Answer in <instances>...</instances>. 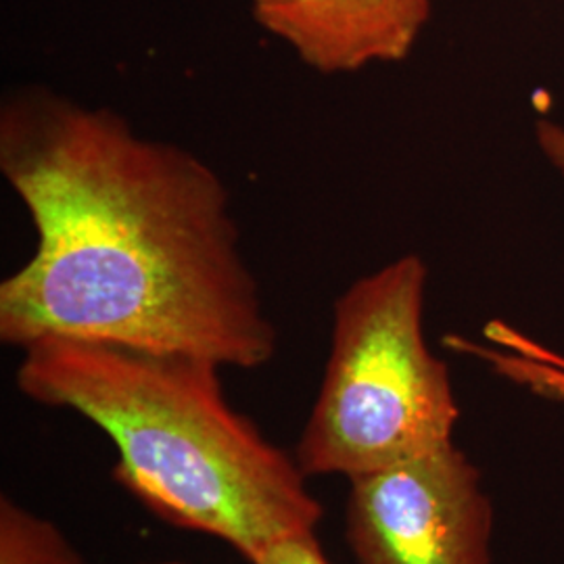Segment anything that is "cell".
Here are the masks:
<instances>
[{"label": "cell", "instance_id": "cell-1", "mask_svg": "<svg viewBox=\"0 0 564 564\" xmlns=\"http://www.w3.org/2000/svg\"><path fill=\"white\" fill-rule=\"evenodd\" d=\"M0 172L34 256L0 282V341L46 337L262 368L279 330L241 251L230 191L193 151L44 86L0 107Z\"/></svg>", "mask_w": 564, "mask_h": 564}, {"label": "cell", "instance_id": "cell-2", "mask_svg": "<svg viewBox=\"0 0 564 564\" xmlns=\"http://www.w3.org/2000/svg\"><path fill=\"white\" fill-rule=\"evenodd\" d=\"M220 368L184 354L46 337L21 349L18 387L111 437L116 484L158 519L214 535L253 563L282 538L316 533L324 508L297 458L226 400Z\"/></svg>", "mask_w": 564, "mask_h": 564}, {"label": "cell", "instance_id": "cell-3", "mask_svg": "<svg viewBox=\"0 0 564 564\" xmlns=\"http://www.w3.org/2000/svg\"><path fill=\"white\" fill-rule=\"evenodd\" d=\"M429 270L403 256L335 302L330 354L295 458L307 477L356 479L452 444L460 408L424 339Z\"/></svg>", "mask_w": 564, "mask_h": 564}, {"label": "cell", "instance_id": "cell-4", "mask_svg": "<svg viewBox=\"0 0 564 564\" xmlns=\"http://www.w3.org/2000/svg\"><path fill=\"white\" fill-rule=\"evenodd\" d=\"M494 506L460 447L349 479L345 538L360 564H491Z\"/></svg>", "mask_w": 564, "mask_h": 564}, {"label": "cell", "instance_id": "cell-5", "mask_svg": "<svg viewBox=\"0 0 564 564\" xmlns=\"http://www.w3.org/2000/svg\"><path fill=\"white\" fill-rule=\"evenodd\" d=\"M251 13L303 65L335 76L408 59L433 0H251Z\"/></svg>", "mask_w": 564, "mask_h": 564}, {"label": "cell", "instance_id": "cell-6", "mask_svg": "<svg viewBox=\"0 0 564 564\" xmlns=\"http://www.w3.org/2000/svg\"><path fill=\"white\" fill-rule=\"evenodd\" d=\"M484 337L485 343H477L463 335H445L444 345L481 360L506 381L564 405V356L502 321L485 324Z\"/></svg>", "mask_w": 564, "mask_h": 564}, {"label": "cell", "instance_id": "cell-7", "mask_svg": "<svg viewBox=\"0 0 564 564\" xmlns=\"http://www.w3.org/2000/svg\"><path fill=\"white\" fill-rule=\"evenodd\" d=\"M0 564H86L51 521L2 496Z\"/></svg>", "mask_w": 564, "mask_h": 564}, {"label": "cell", "instance_id": "cell-8", "mask_svg": "<svg viewBox=\"0 0 564 564\" xmlns=\"http://www.w3.org/2000/svg\"><path fill=\"white\" fill-rule=\"evenodd\" d=\"M251 564H330L324 556L316 533L289 535L268 545Z\"/></svg>", "mask_w": 564, "mask_h": 564}, {"label": "cell", "instance_id": "cell-9", "mask_svg": "<svg viewBox=\"0 0 564 564\" xmlns=\"http://www.w3.org/2000/svg\"><path fill=\"white\" fill-rule=\"evenodd\" d=\"M535 141L547 163L564 178V126L547 118L538 120Z\"/></svg>", "mask_w": 564, "mask_h": 564}, {"label": "cell", "instance_id": "cell-10", "mask_svg": "<svg viewBox=\"0 0 564 564\" xmlns=\"http://www.w3.org/2000/svg\"><path fill=\"white\" fill-rule=\"evenodd\" d=\"M149 564H182V563H149Z\"/></svg>", "mask_w": 564, "mask_h": 564}]
</instances>
